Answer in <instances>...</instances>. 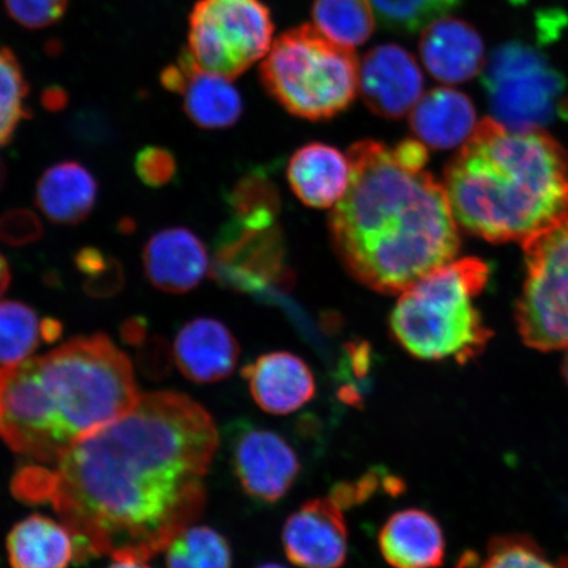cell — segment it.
Returning a JSON list of instances; mask_svg holds the SVG:
<instances>
[{
  "label": "cell",
  "instance_id": "cell-19",
  "mask_svg": "<svg viewBox=\"0 0 568 568\" xmlns=\"http://www.w3.org/2000/svg\"><path fill=\"white\" fill-rule=\"evenodd\" d=\"M379 549L394 568H438L445 562L442 525L423 509L399 510L379 531Z\"/></svg>",
  "mask_w": 568,
  "mask_h": 568
},
{
  "label": "cell",
  "instance_id": "cell-1",
  "mask_svg": "<svg viewBox=\"0 0 568 568\" xmlns=\"http://www.w3.org/2000/svg\"><path fill=\"white\" fill-rule=\"evenodd\" d=\"M219 445L215 422L191 397L140 395L123 416L55 462L20 468L12 494L51 503L74 538L75 560L146 562L201 517L204 478Z\"/></svg>",
  "mask_w": 568,
  "mask_h": 568
},
{
  "label": "cell",
  "instance_id": "cell-37",
  "mask_svg": "<svg viewBox=\"0 0 568 568\" xmlns=\"http://www.w3.org/2000/svg\"><path fill=\"white\" fill-rule=\"evenodd\" d=\"M146 335V320L132 317L122 326V336L130 344H139Z\"/></svg>",
  "mask_w": 568,
  "mask_h": 568
},
{
  "label": "cell",
  "instance_id": "cell-34",
  "mask_svg": "<svg viewBox=\"0 0 568 568\" xmlns=\"http://www.w3.org/2000/svg\"><path fill=\"white\" fill-rule=\"evenodd\" d=\"M42 236L41 220L28 210H12L0 216V240L11 246L36 243Z\"/></svg>",
  "mask_w": 568,
  "mask_h": 568
},
{
  "label": "cell",
  "instance_id": "cell-7",
  "mask_svg": "<svg viewBox=\"0 0 568 568\" xmlns=\"http://www.w3.org/2000/svg\"><path fill=\"white\" fill-rule=\"evenodd\" d=\"M481 83L494 119L510 131L541 130L551 123L567 88L548 57L521 41L495 49Z\"/></svg>",
  "mask_w": 568,
  "mask_h": 568
},
{
  "label": "cell",
  "instance_id": "cell-14",
  "mask_svg": "<svg viewBox=\"0 0 568 568\" xmlns=\"http://www.w3.org/2000/svg\"><path fill=\"white\" fill-rule=\"evenodd\" d=\"M229 78L196 65L187 51L161 74L163 88L183 97V110L204 130H223L243 115V99Z\"/></svg>",
  "mask_w": 568,
  "mask_h": 568
},
{
  "label": "cell",
  "instance_id": "cell-10",
  "mask_svg": "<svg viewBox=\"0 0 568 568\" xmlns=\"http://www.w3.org/2000/svg\"><path fill=\"white\" fill-rule=\"evenodd\" d=\"M213 278L240 293H258L290 278L278 226L247 229L231 223L220 234Z\"/></svg>",
  "mask_w": 568,
  "mask_h": 568
},
{
  "label": "cell",
  "instance_id": "cell-26",
  "mask_svg": "<svg viewBox=\"0 0 568 568\" xmlns=\"http://www.w3.org/2000/svg\"><path fill=\"white\" fill-rule=\"evenodd\" d=\"M229 203L234 224L258 230L276 225L278 191L262 173L244 176L231 191Z\"/></svg>",
  "mask_w": 568,
  "mask_h": 568
},
{
  "label": "cell",
  "instance_id": "cell-36",
  "mask_svg": "<svg viewBox=\"0 0 568 568\" xmlns=\"http://www.w3.org/2000/svg\"><path fill=\"white\" fill-rule=\"evenodd\" d=\"M170 353L165 341L160 337L152 338L142 347L140 353L141 364L145 367H161L169 364Z\"/></svg>",
  "mask_w": 568,
  "mask_h": 568
},
{
  "label": "cell",
  "instance_id": "cell-43",
  "mask_svg": "<svg viewBox=\"0 0 568 568\" xmlns=\"http://www.w3.org/2000/svg\"><path fill=\"white\" fill-rule=\"evenodd\" d=\"M510 4L514 6H524L530 2V0H508Z\"/></svg>",
  "mask_w": 568,
  "mask_h": 568
},
{
  "label": "cell",
  "instance_id": "cell-28",
  "mask_svg": "<svg viewBox=\"0 0 568 568\" xmlns=\"http://www.w3.org/2000/svg\"><path fill=\"white\" fill-rule=\"evenodd\" d=\"M28 82L16 53L0 47V145H7L24 119Z\"/></svg>",
  "mask_w": 568,
  "mask_h": 568
},
{
  "label": "cell",
  "instance_id": "cell-27",
  "mask_svg": "<svg viewBox=\"0 0 568 568\" xmlns=\"http://www.w3.org/2000/svg\"><path fill=\"white\" fill-rule=\"evenodd\" d=\"M168 568H232L226 539L209 527H190L168 546Z\"/></svg>",
  "mask_w": 568,
  "mask_h": 568
},
{
  "label": "cell",
  "instance_id": "cell-25",
  "mask_svg": "<svg viewBox=\"0 0 568 568\" xmlns=\"http://www.w3.org/2000/svg\"><path fill=\"white\" fill-rule=\"evenodd\" d=\"M41 339L42 322L30 305L0 303V365L12 366L30 358Z\"/></svg>",
  "mask_w": 568,
  "mask_h": 568
},
{
  "label": "cell",
  "instance_id": "cell-22",
  "mask_svg": "<svg viewBox=\"0 0 568 568\" xmlns=\"http://www.w3.org/2000/svg\"><path fill=\"white\" fill-rule=\"evenodd\" d=\"M98 183L81 163H55L41 175L36 186V205L52 223L75 225L95 207Z\"/></svg>",
  "mask_w": 568,
  "mask_h": 568
},
{
  "label": "cell",
  "instance_id": "cell-17",
  "mask_svg": "<svg viewBox=\"0 0 568 568\" xmlns=\"http://www.w3.org/2000/svg\"><path fill=\"white\" fill-rule=\"evenodd\" d=\"M420 54L426 70L437 81L458 84L471 81L485 67V47L471 24L439 18L425 27Z\"/></svg>",
  "mask_w": 568,
  "mask_h": 568
},
{
  "label": "cell",
  "instance_id": "cell-2",
  "mask_svg": "<svg viewBox=\"0 0 568 568\" xmlns=\"http://www.w3.org/2000/svg\"><path fill=\"white\" fill-rule=\"evenodd\" d=\"M351 184L329 216L347 272L382 294H400L456 257L458 223L420 148L374 140L349 149Z\"/></svg>",
  "mask_w": 568,
  "mask_h": 568
},
{
  "label": "cell",
  "instance_id": "cell-6",
  "mask_svg": "<svg viewBox=\"0 0 568 568\" xmlns=\"http://www.w3.org/2000/svg\"><path fill=\"white\" fill-rule=\"evenodd\" d=\"M262 83L284 110L322 122L349 106L359 87L353 49L304 24L280 36L260 69Z\"/></svg>",
  "mask_w": 568,
  "mask_h": 568
},
{
  "label": "cell",
  "instance_id": "cell-29",
  "mask_svg": "<svg viewBox=\"0 0 568 568\" xmlns=\"http://www.w3.org/2000/svg\"><path fill=\"white\" fill-rule=\"evenodd\" d=\"M390 31L415 33L456 9L462 0H368Z\"/></svg>",
  "mask_w": 568,
  "mask_h": 568
},
{
  "label": "cell",
  "instance_id": "cell-40",
  "mask_svg": "<svg viewBox=\"0 0 568 568\" xmlns=\"http://www.w3.org/2000/svg\"><path fill=\"white\" fill-rule=\"evenodd\" d=\"M110 568H151L145 562H132V560H116Z\"/></svg>",
  "mask_w": 568,
  "mask_h": 568
},
{
  "label": "cell",
  "instance_id": "cell-13",
  "mask_svg": "<svg viewBox=\"0 0 568 568\" xmlns=\"http://www.w3.org/2000/svg\"><path fill=\"white\" fill-rule=\"evenodd\" d=\"M362 99L375 115L402 119L415 109L424 89V75L414 55L396 44L375 47L359 69Z\"/></svg>",
  "mask_w": 568,
  "mask_h": 568
},
{
  "label": "cell",
  "instance_id": "cell-33",
  "mask_svg": "<svg viewBox=\"0 0 568 568\" xmlns=\"http://www.w3.org/2000/svg\"><path fill=\"white\" fill-rule=\"evenodd\" d=\"M134 168L140 180L154 189L165 186L176 174L174 154L159 146L142 149L134 161Z\"/></svg>",
  "mask_w": 568,
  "mask_h": 568
},
{
  "label": "cell",
  "instance_id": "cell-8",
  "mask_svg": "<svg viewBox=\"0 0 568 568\" xmlns=\"http://www.w3.org/2000/svg\"><path fill=\"white\" fill-rule=\"evenodd\" d=\"M274 26L261 0H199L190 16L191 59L202 70L234 80L265 57Z\"/></svg>",
  "mask_w": 568,
  "mask_h": 568
},
{
  "label": "cell",
  "instance_id": "cell-20",
  "mask_svg": "<svg viewBox=\"0 0 568 568\" xmlns=\"http://www.w3.org/2000/svg\"><path fill=\"white\" fill-rule=\"evenodd\" d=\"M287 175L291 189L305 205L329 209L349 189L351 162L338 149L311 142L290 160Z\"/></svg>",
  "mask_w": 568,
  "mask_h": 568
},
{
  "label": "cell",
  "instance_id": "cell-38",
  "mask_svg": "<svg viewBox=\"0 0 568 568\" xmlns=\"http://www.w3.org/2000/svg\"><path fill=\"white\" fill-rule=\"evenodd\" d=\"M62 325L54 318L42 320V336L47 343H53L61 336Z\"/></svg>",
  "mask_w": 568,
  "mask_h": 568
},
{
  "label": "cell",
  "instance_id": "cell-35",
  "mask_svg": "<svg viewBox=\"0 0 568 568\" xmlns=\"http://www.w3.org/2000/svg\"><path fill=\"white\" fill-rule=\"evenodd\" d=\"M535 26L538 44H554L568 30V12L558 7L538 10L535 16Z\"/></svg>",
  "mask_w": 568,
  "mask_h": 568
},
{
  "label": "cell",
  "instance_id": "cell-18",
  "mask_svg": "<svg viewBox=\"0 0 568 568\" xmlns=\"http://www.w3.org/2000/svg\"><path fill=\"white\" fill-rule=\"evenodd\" d=\"M240 345L232 332L215 318L199 317L178 333L174 359L181 373L195 383L229 378L237 366Z\"/></svg>",
  "mask_w": 568,
  "mask_h": 568
},
{
  "label": "cell",
  "instance_id": "cell-15",
  "mask_svg": "<svg viewBox=\"0 0 568 568\" xmlns=\"http://www.w3.org/2000/svg\"><path fill=\"white\" fill-rule=\"evenodd\" d=\"M244 379L257 406L272 415H288L314 399V373L297 355L273 352L243 368Z\"/></svg>",
  "mask_w": 568,
  "mask_h": 568
},
{
  "label": "cell",
  "instance_id": "cell-41",
  "mask_svg": "<svg viewBox=\"0 0 568 568\" xmlns=\"http://www.w3.org/2000/svg\"><path fill=\"white\" fill-rule=\"evenodd\" d=\"M562 372H564L565 381L568 385V347H566V357L564 361Z\"/></svg>",
  "mask_w": 568,
  "mask_h": 568
},
{
  "label": "cell",
  "instance_id": "cell-31",
  "mask_svg": "<svg viewBox=\"0 0 568 568\" xmlns=\"http://www.w3.org/2000/svg\"><path fill=\"white\" fill-rule=\"evenodd\" d=\"M75 266L87 276L83 290L91 297L105 300L124 288L125 276L115 258L95 247H84L75 255Z\"/></svg>",
  "mask_w": 568,
  "mask_h": 568
},
{
  "label": "cell",
  "instance_id": "cell-42",
  "mask_svg": "<svg viewBox=\"0 0 568 568\" xmlns=\"http://www.w3.org/2000/svg\"><path fill=\"white\" fill-rule=\"evenodd\" d=\"M4 178H6V169H4L2 160H0V187H2Z\"/></svg>",
  "mask_w": 568,
  "mask_h": 568
},
{
  "label": "cell",
  "instance_id": "cell-21",
  "mask_svg": "<svg viewBox=\"0 0 568 568\" xmlns=\"http://www.w3.org/2000/svg\"><path fill=\"white\" fill-rule=\"evenodd\" d=\"M409 123L418 140L433 149L465 144L478 125L471 99L450 88L426 92L412 111Z\"/></svg>",
  "mask_w": 568,
  "mask_h": 568
},
{
  "label": "cell",
  "instance_id": "cell-12",
  "mask_svg": "<svg viewBox=\"0 0 568 568\" xmlns=\"http://www.w3.org/2000/svg\"><path fill=\"white\" fill-rule=\"evenodd\" d=\"M343 507L333 497L305 501L284 524L282 541L291 564L301 568H341L347 557Z\"/></svg>",
  "mask_w": 568,
  "mask_h": 568
},
{
  "label": "cell",
  "instance_id": "cell-39",
  "mask_svg": "<svg viewBox=\"0 0 568 568\" xmlns=\"http://www.w3.org/2000/svg\"><path fill=\"white\" fill-rule=\"evenodd\" d=\"M11 282V273L9 264L6 258L0 254V296H2L7 288H9Z\"/></svg>",
  "mask_w": 568,
  "mask_h": 568
},
{
  "label": "cell",
  "instance_id": "cell-9",
  "mask_svg": "<svg viewBox=\"0 0 568 568\" xmlns=\"http://www.w3.org/2000/svg\"><path fill=\"white\" fill-rule=\"evenodd\" d=\"M527 281L517 303L518 332L532 349L568 347V216L524 241Z\"/></svg>",
  "mask_w": 568,
  "mask_h": 568
},
{
  "label": "cell",
  "instance_id": "cell-5",
  "mask_svg": "<svg viewBox=\"0 0 568 568\" xmlns=\"http://www.w3.org/2000/svg\"><path fill=\"white\" fill-rule=\"evenodd\" d=\"M491 270L475 257L433 270L402 293L390 312L393 337L412 357L454 359L459 365L485 352L493 331L475 307Z\"/></svg>",
  "mask_w": 568,
  "mask_h": 568
},
{
  "label": "cell",
  "instance_id": "cell-30",
  "mask_svg": "<svg viewBox=\"0 0 568 568\" xmlns=\"http://www.w3.org/2000/svg\"><path fill=\"white\" fill-rule=\"evenodd\" d=\"M481 568H568V558L551 559L527 537H497Z\"/></svg>",
  "mask_w": 568,
  "mask_h": 568
},
{
  "label": "cell",
  "instance_id": "cell-4",
  "mask_svg": "<svg viewBox=\"0 0 568 568\" xmlns=\"http://www.w3.org/2000/svg\"><path fill=\"white\" fill-rule=\"evenodd\" d=\"M444 186L466 232L524 243L568 216V154L542 130L483 119L446 166Z\"/></svg>",
  "mask_w": 568,
  "mask_h": 568
},
{
  "label": "cell",
  "instance_id": "cell-16",
  "mask_svg": "<svg viewBox=\"0 0 568 568\" xmlns=\"http://www.w3.org/2000/svg\"><path fill=\"white\" fill-rule=\"evenodd\" d=\"M145 274L155 288L184 294L195 288L209 272L207 248L186 229L155 233L142 253Z\"/></svg>",
  "mask_w": 568,
  "mask_h": 568
},
{
  "label": "cell",
  "instance_id": "cell-3",
  "mask_svg": "<svg viewBox=\"0 0 568 568\" xmlns=\"http://www.w3.org/2000/svg\"><path fill=\"white\" fill-rule=\"evenodd\" d=\"M139 397L131 361L110 337L70 339L42 357L0 368V437L13 453L54 465Z\"/></svg>",
  "mask_w": 568,
  "mask_h": 568
},
{
  "label": "cell",
  "instance_id": "cell-11",
  "mask_svg": "<svg viewBox=\"0 0 568 568\" xmlns=\"http://www.w3.org/2000/svg\"><path fill=\"white\" fill-rule=\"evenodd\" d=\"M232 465L244 493L266 504L283 499L301 474L293 446L267 429L241 430L232 445Z\"/></svg>",
  "mask_w": 568,
  "mask_h": 568
},
{
  "label": "cell",
  "instance_id": "cell-24",
  "mask_svg": "<svg viewBox=\"0 0 568 568\" xmlns=\"http://www.w3.org/2000/svg\"><path fill=\"white\" fill-rule=\"evenodd\" d=\"M312 17L320 32L349 49L364 45L375 31V13L368 0H315Z\"/></svg>",
  "mask_w": 568,
  "mask_h": 568
},
{
  "label": "cell",
  "instance_id": "cell-32",
  "mask_svg": "<svg viewBox=\"0 0 568 568\" xmlns=\"http://www.w3.org/2000/svg\"><path fill=\"white\" fill-rule=\"evenodd\" d=\"M70 0H4L7 13L27 30L51 27L65 17Z\"/></svg>",
  "mask_w": 568,
  "mask_h": 568
},
{
  "label": "cell",
  "instance_id": "cell-23",
  "mask_svg": "<svg viewBox=\"0 0 568 568\" xmlns=\"http://www.w3.org/2000/svg\"><path fill=\"white\" fill-rule=\"evenodd\" d=\"M7 551L12 568H68L75 560L74 538L65 525L40 515L13 527Z\"/></svg>",
  "mask_w": 568,
  "mask_h": 568
},
{
  "label": "cell",
  "instance_id": "cell-44",
  "mask_svg": "<svg viewBox=\"0 0 568 568\" xmlns=\"http://www.w3.org/2000/svg\"><path fill=\"white\" fill-rule=\"evenodd\" d=\"M257 568H287V567H284L282 565H278V564H266V565H262Z\"/></svg>",
  "mask_w": 568,
  "mask_h": 568
}]
</instances>
